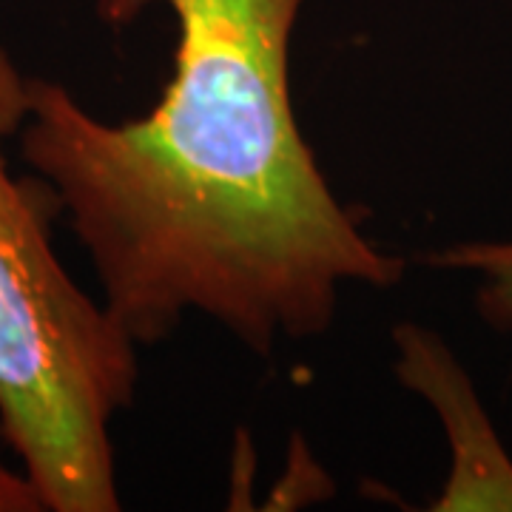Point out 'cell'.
Segmentation results:
<instances>
[{
    "label": "cell",
    "instance_id": "cell-1",
    "mask_svg": "<svg viewBox=\"0 0 512 512\" xmlns=\"http://www.w3.org/2000/svg\"><path fill=\"white\" fill-rule=\"evenodd\" d=\"M148 3L177 20L174 74L143 117H94L29 77L23 160L52 185L103 305L137 348L197 313L256 356L333 325L353 285L387 288L399 256L365 237L305 140L291 37L305 0H97L126 26Z\"/></svg>",
    "mask_w": 512,
    "mask_h": 512
},
{
    "label": "cell",
    "instance_id": "cell-2",
    "mask_svg": "<svg viewBox=\"0 0 512 512\" xmlns=\"http://www.w3.org/2000/svg\"><path fill=\"white\" fill-rule=\"evenodd\" d=\"M29 114V77L0 46V436L43 510H120L111 424L137 390V345L52 245L60 202L15 180L6 140Z\"/></svg>",
    "mask_w": 512,
    "mask_h": 512
},
{
    "label": "cell",
    "instance_id": "cell-3",
    "mask_svg": "<svg viewBox=\"0 0 512 512\" xmlns=\"http://www.w3.org/2000/svg\"><path fill=\"white\" fill-rule=\"evenodd\" d=\"M396 348L399 379L436 407L456 456L433 510H512V461L450 350L416 325L396 328Z\"/></svg>",
    "mask_w": 512,
    "mask_h": 512
},
{
    "label": "cell",
    "instance_id": "cell-4",
    "mask_svg": "<svg viewBox=\"0 0 512 512\" xmlns=\"http://www.w3.org/2000/svg\"><path fill=\"white\" fill-rule=\"evenodd\" d=\"M433 268L478 276V308L487 322L512 325V242H467L424 254Z\"/></svg>",
    "mask_w": 512,
    "mask_h": 512
},
{
    "label": "cell",
    "instance_id": "cell-5",
    "mask_svg": "<svg viewBox=\"0 0 512 512\" xmlns=\"http://www.w3.org/2000/svg\"><path fill=\"white\" fill-rule=\"evenodd\" d=\"M3 441V436H0ZM43 501L26 473H15L0 458V512H40Z\"/></svg>",
    "mask_w": 512,
    "mask_h": 512
}]
</instances>
